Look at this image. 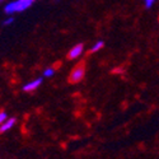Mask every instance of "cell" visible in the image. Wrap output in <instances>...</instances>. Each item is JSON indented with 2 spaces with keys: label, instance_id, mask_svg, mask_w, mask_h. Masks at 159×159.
Segmentation results:
<instances>
[{
  "label": "cell",
  "instance_id": "obj_8",
  "mask_svg": "<svg viewBox=\"0 0 159 159\" xmlns=\"http://www.w3.org/2000/svg\"><path fill=\"white\" fill-rule=\"evenodd\" d=\"M143 2H144V7L145 8H147V9H152L158 0H143Z\"/></svg>",
  "mask_w": 159,
  "mask_h": 159
},
{
  "label": "cell",
  "instance_id": "obj_6",
  "mask_svg": "<svg viewBox=\"0 0 159 159\" xmlns=\"http://www.w3.org/2000/svg\"><path fill=\"white\" fill-rule=\"evenodd\" d=\"M103 47H104V42L102 41V39H99V41H96V43L90 47V52H92V54H93V52H98Z\"/></svg>",
  "mask_w": 159,
  "mask_h": 159
},
{
  "label": "cell",
  "instance_id": "obj_1",
  "mask_svg": "<svg viewBox=\"0 0 159 159\" xmlns=\"http://www.w3.org/2000/svg\"><path fill=\"white\" fill-rule=\"evenodd\" d=\"M36 3V0H13L5 4L4 13L7 16H14L16 13H22L27 10Z\"/></svg>",
  "mask_w": 159,
  "mask_h": 159
},
{
  "label": "cell",
  "instance_id": "obj_12",
  "mask_svg": "<svg viewBox=\"0 0 159 159\" xmlns=\"http://www.w3.org/2000/svg\"><path fill=\"white\" fill-rule=\"evenodd\" d=\"M55 2H59V0H55Z\"/></svg>",
  "mask_w": 159,
  "mask_h": 159
},
{
  "label": "cell",
  "instance_id": "obj_3",
  "mask_svg": "<svg viewBox=\"0 0 159 159\" xmlns=\"http://www.w3.org/2000/svg\"><path fill=\"white\" fill-rule=\"evenodd\" d=\"M43 82V78H37V79H32V80H30L28 83H25L23 85V90L24 92H27V93H32V92H36L39 87H41Z\"/></svg>",
  "mask_w": 159,
  "mask_h": 159
},
{
  "label": "cell",
  "instance_id": "obj_7",
  "mask_svg": "<svg viewBox=\"0 0 159 159\" xmlns=\"http://www.w3.org/2000/svg\"><path fill=\"white\" fill-rule=\"evenodd\" d=\"M55 73H56L55 68H46L43 70V78H52L55 75Z\"/></svg>",
  "mask_w": 159,
  "mask_h": 159
},
{
  "label": "cell",
  "instance_id": "obj_5",
  "mask_svg": "<svg viewBox=\"0 0 159 159\" xmlns=\"http://www.w3.org/2000/svg\"><path fill=\"white\" fill-rule=\"evenodd\" d=\"M16 122H17L16 117H8L7 120L2 124V126H0V134H4V132H8L9 130H11L13 127H14Z\"/></svg>",
  "mask_w": 159,
  "mask_h": 159
},
{
  "label": "cell",
  "instance_id": "obj_4",
  "mask_svg": "<svg viewBox=\"0 0 159 159\" xmlns=\"http://www.w3.org/2000/svg\"><path fill=\"white\" fill-rule=\"evenodd\" d=\"M83 54H84V46H83L82 43H76V45H74V46L69 50V52H68V59H70V60H76V59L80 57Z\"/></svg>",
  "mask_w": 159,
  "mask_h": 159
},
{
  "label": "cell",
  "instance_id": "obj_11",
  "mask_svg": "<svg viewBox=\"0 0 159 159\" xmlns=\"http://www.w3.org/2000/svg\"><path fill=\"white\" fill-rule=\"evenodd\" d=\"M5 2V0H0V3H4Z\"/></svg>",
  "mask_w": 159,
  "mask_h": 159
},
{
  "label": "cell",
  "instance_id": "obj_9",
  "mask_svg": "<svg viewBox=\"0 0 159 159\" xmlns=\"http://www.w3.org/2000/svg\"><path fill=\"white\" fill-rule=\"evenodd\" d=\"M13 23H14V17H13V16H9V17L3 22V25H11Z\"/></svg>",
  "mask_w": 159,
  "mask_h": 159
},
{
  "label": "cell",
  "instance_id": "obj_2",
  "mask_svg": "<svg viewBox=\"0 0 159 159\" xmlns=\"http://www.w3.org/2000/svg\"><path fill=\"white\" fill-rule=\"evenodd\" d=\"M84 76H85V68H84V65L79 64L78 66H75V68L71 70L69 80H70V83L76 84V83H80L84 79Z\"/></svg>",
  "mask_w": 159,
  "mask_h": 159
},
{
  "label": "cell",
  "instance_id": "obj_10",
  "mask_svg": "<svg viewBox=\"0 0 159 159\" xmlns=\"http://www.w3.org/2000/svg\"><path fill=\"white\" fill-rule=\"evenodd\" d=\"M8 118V115L5 111H0V126H2V124Z\"/></svg>",
  "mask_w": 159,
  "mask_h": 159
}]
</instances>
